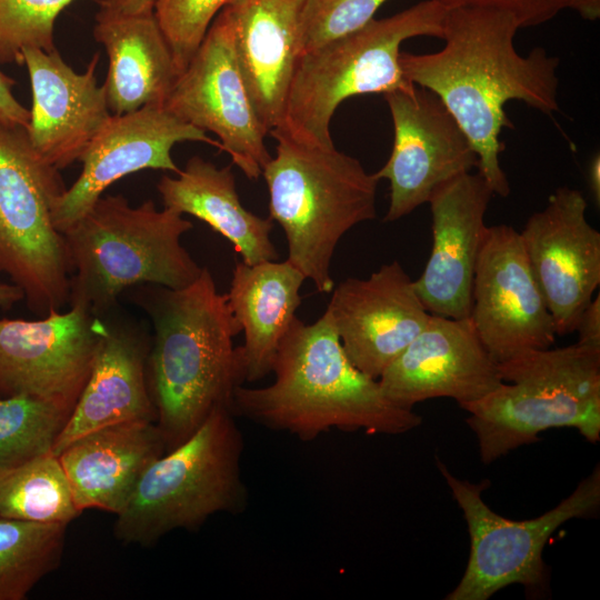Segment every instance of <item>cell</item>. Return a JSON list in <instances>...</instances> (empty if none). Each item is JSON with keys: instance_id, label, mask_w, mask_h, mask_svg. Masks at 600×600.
<instances>
[{"instance_id": "cell-23", "label": "cell", "mask_w": 600, "mask_h": 600, "mask_svg": "<svg viewBox=\"0 0 600 600\" xmlns=\"http://www.w3.org/2000/svg\"><path fill=\"white\" fill-rule=\"evenodd\" d=\"M166 453L153 421H131L91 431L67 446L59 460L80 511L118 514L146 469Z\"/></svg>"}, {"instance_id": "cell-17", "label": "cell", "mask_w": 600, "mask_h": 600, "mask_svg": "<svg viewBox=\"0 0 600 600\" xmlns=\"http://www.w3.org/2000/svg\"><path fill=\"white\" fill-rule=\"evenodd\" d=\"M326 312L350 361L373 379H379L431 316L397 260L366 279L348 278L334 286Z\"/></svg>"}, {"instance_id": "cell-15", "label": "cell", "mask_w": 600, "mask_h": 600, "mask_svg": "<svg viewBox=\"0 0 600 600\" xmlns=\"http://www.w3.org/2000/svg\"><path fill=\"white\" fill-rule=\"evenodd\" d=\"M98 341V318L71 306L38 320H0V398L29 394L76 406Z\"/></svg>"}, {"instance_id": "cell-20", "label": "cell", "mask_w": 600, "mask_h": 600, "mask_svg": "<svg viewBox=\"0 0 600 600\" xmlns=\"http://www.w3.org/2000/svg\"><path fill=\"white\" fill-rule=\"evenodd\" d=\"M492 196L479 172L460 174L431 194L432 248L414 281L431 314L469 317L476 262L487 228L484 214Z\"/></svg>"}, {"instance_id": "cell-5", "label": "cell", "mask_w": 600, "mask_h": 600, "mask_svg": "<svg viewBox=\"0 0 600 600\" xmlns=\"http://www.w3.org/2000/svg\"><path fill=\"white\" fill-rule=\"evenodd\" d=\"M269 133L278 144L261 176L269 191V217L286 236V260L319 292H331L336 248L350 229L376 218L379 180L334 144H308Z\"/></svg>"}, {"instance_id": "cell-11", "label": "cell", "mask_w": 600, "mask_h": 600, "mask_svg": "<svg viewBox=\"0 0 600 600\" xmlns=\"http://www.w3.org/2000/svg\"><path fill=\"white\" fill-rule=\"evenodd\" d=\"M163 107L180 120L213 132L220 150L249 179H258L271 154L268 131L249 97L237 60L233 24L226 6L213 19L201 44L178 76Z\"/></svg>"}, {"instance_id": "cell-34", "label": "cell", "mask_w": 600, "mask_h": 600, "mask_svg": "<svg viewBox=\"0 0 600 600\" xmlns=\"http://www.w3.org/2000/svg\"><path fill=\"white\" fill-rule=\"evenodd\" d=\"M16 81L0 71V121L27 129L30 110L24 108L13 96Z\"/></svg>"}, {"instance_id": "cell-35", "label": "cell", "mask_w": 600, "mask_h": 600, "mask_svg": "<svg viewBox=\"0 0 600 600\" xmlns=\"http://www.w3.org/2000/svg\"><path fill=\"white\" fill-rule=\"evenodd\" d=\"M576 331H578V343L594 350H600V296L588 303L582 311Z\"/></svg>"}, {"instance_id": "cell-1", "label": "cell", "mask_w": 600, "mask_h": 600, "mask_svg": "<svg viewBox=\"0 0 600 600\" xmlns=\"http://www.w3.org/2000/svg\"><path fill=\"white\" fill-rule=\"evenodd\" d=\"M520 29L509 12L484 7L447 8L444 47L432 53L400 52L406 79L434 93L468 137L478 169L493 194L510 186L500 166V134L513 128L504 106L519 100L542 113L559 111V58L543 48L521 56L514 47Z\"/></svg>"}, {"instance_id": "cell-3", "label": "cell", "mask_w": 600, "mask_h": 600, "mask_svg": "<svg viewBox=\"0 0 600 600\" xmlns=\"http://www.w3.org/2000/svg\"><path fill=\"white\" fill-rule=\"evenodd\" d=\"M271 372V384L234 390L236 417L303 441L332 428L394 436L422 423L421 416L390 401L378 379L350 361L326 311L313 323L293 320Z\"/></svg>"}, {"instance_id": "cell-10", "label": "cell", "mask_w": 600, "mask_h": 600, "mask_svg": "<svg viewBox=\"0 0 600 600\" xmlns=\"http://www.w3.org/2000/svg\"><path fill=\"white\" fill-rule=\"evenodd\" d=\"M437 467L463 512L470 537L466 571L447 600H487L499 590L520 583L542 584V552L564 522L587 517L600 506V469L584 478L574 491L546 513L530 520H510L483 501L484 483H471L452 474L438 458Z\"/></svg>"}, {"instance_id": "cell-28", "label": "cell", "mask_w": 600, "mask_h": 600, "mask_svg": "<svg viewBox=\"0 0 600 600\" xmlns=\"http://www.w3.org/2000/svg\"><path fill=\"white\" fill-rule=\"evenodd\" d=\"M67 524L0 517V600H23L56 570L64 548Z\"/></svg>"}, {"instance_id": "cell-31", "label": "cell", "mask_w": 600, "mask_h": 600, "mask_svg": "<svg viewBox=\"0 0 600 600\" xmlns=\"http://www.w3.org/2000/svg\"><path fill=\"white\" fill-rule=\"evenodd\" d=\"M232 0H156L154 18L181 73L216 16Z\"/></svg>"}, {"instance_id": "cell-16", "label": "cell", "mask_w": 600, "mask_h": 600, "mask_svg": "<svg viewBox=\"0 0 600 600\" xmlns=\"http://www.w3.org/2000/svg\"><path fill=\"white\" fill-rule=\"evenodd\" d=\"M182 141H200L220 149L219 141L168 111L163 104H149L133 112L112 114L81 156L78 179L59 197L52 220L66 232L119 179L143 169L179 173L171 157Z\"/></svg>"}, {"instance_id": "cell-22", "label": "cell", "mask_w": 600, "mask_h": 600, "mask_svg": "<svg viewBox=\"0 0 600 600\" xmlns=\"http://www.w3.org/2000/svg\"><path fill=\"white\" fill-rule=\"evenodd\" d=\"M307 0H232L239 68L268 133L277 128L301 54V14Z\"/></svg>"}, {"instance_id": "cell-37", "label": "cell", "mask_w": 600, "mask_h": 600, "mask_svg": "<svg viewBox=\"0 0 600 600\" xmlns=\"http://www.w3.org/2000/svg\"><path fill=\"white\" fill-rule=\"evenodd\" d=\"M22 300H24L22 291L12 282H7L0 278V308L9 310Z\"/></svg>"}, {"instance_id": "cell-24", "label": "cell", "mask_w": 600, "mask_h": 600, "mask_svg": "<svg viewBox=\"0 0 600 600\" xmlns=\"http://www.w3.org/2000/svg\"><path fill=\"white\" fill-rule=\"evenodd\" d=\"M306 280L288 260L236 262L226 296L243 332V343L238 346L243 382L271 373L280 342L297 318Z\"/></svg>"}, {"instance_id": "cell-39", "label": "cell", "mask_w": 600, "mask_h": 600, "mask_svg": "<svg viewBox=\"0 0 600 600\" xmlns=\"http://www.w3.org/2000/svg\"><path fill=\"white\" fill-rule=\"evenodd\" d=\"M589 187L591 189V192L599 203L600 201V157L599 154L594 156L591 159L590 166H589Z\"/></svg>"}, {"instance_id": "cell-27", "label": "cell", "mask_w": 600, "mask_h": 600, "mask_svg": "<svg viewBox=\"0 0 600 600\" xmlns=\"http://www.w3.org/2000/svg\"><path fill=\"white\" fill-rule=\"evenodd\" d=\"M81 512L59 457L52 452L0 477V517L68 526Z\"/></svg>"}, {"instance_id": "cell-33", "label": "cell", "mask_w": 600, "mask_h": 600, "mask_svg": "<svg viewBox=\"0 0 600 600\" xmlns=\"http://www.w3.org/2000/svg\"><path fill=\"white\" fill-rule=\"evenodd\" d=\"M444 8L484 7L512 14L520 28L534 27L552 20L568 8V0H434Z\"/></svg>"}, {"instance_id": "cell-26", "label": "cell", "mask_w": 600, "mask_h": 600, "mask_svg": "<svg viewBox=\"0 0 600 600\" xmlns=\"http://www.w3.org/2000/svg\"><path fill=\"white\" fill-rule=\"evenodd\" d=\"M177 176H162L157 184L164 208L206 222L232 243L247 264L278 259L270 238L273 220L242 206L231 166L218 168L193 156Z\"/></svg>"}, {"instance_id": "cell-25", "label": "cell", "mask_w": 600, "mask_h": 600, "mask_svg": "<svg viewBox=\"0 0 600 600\" xmlns=\"http://www.w3.org/2000/svg\"><path fill=\"white\" fill-rule=\"evenodd\" d=\"M94 39L108 54L104 82L112 114L163 104L180 74L153 12L133 16L97 13Z\"/></svg>"}, {"instance_id": "cell-18", "label": "cell", "mask_w": 600, "mask_h": 600, "mask_svg": "<svg viewBox=\"0 0 600 600\" xmlns=\"http://www.w3.org/2000/svg\"><path fill=\"white\" fill-rule=\"evenodd\" d=\"M394 404L412 409L424 400L451 398L459 406L477 401L502 382L470 318L431 314L422 331L378 379Z\"/></svg>"}, {"instance_id": "cell-13", "label": "cell", "mask_w": 600, "mask_h": 600, "mask_svg": "<svg viewBox=\"0 0 600 600\" xmlns=\"http://www.w3.org/2000/svg\"><path fill=\"white\" fill-rule=\"evenodd\" d=\"M393 147L374 177L390 184L383 221L392 222L429 201L444 182L478 167L477 154L456 119L431 91L412 84L384 93Z\"/></svg>"}, {"instance_id": "cell-30", "label": "cell", "mask_w": 600, "mask_h": 600, "mask_svg": "<svg viewBox=\"0 0 600 600\" xmlns=\"http://www.w3.org/2000/svg\"><path fill=\"white\" fill-rule=\"evenodd\" d=\"M76 0H0V63L23 64L22 52L38 48L50 52L54 22Z\"/></svg>"}, {"instance_id": "cell-32", "label": "cell", "mask_w": 600, "mask_h": 600, "mask_svg": "<svg viewBox=\"0 0 600 600\" xmlns=\"http://www.w3.org/2000/svg\"><path fill=\"white\" fill-rule=\"evenodd\" d=\"M386 1L307 0L301 14V54L363 27Z\"/></svg>"}, {"instance_id": "cell-6", "label": "cell", "mask_w": 600, "mask_h": 600, "mask_svg": "<svg viewBox=\"0 0 600 600\" xmlns=\"http://www.w3.org/2000/svg\"><path fill=\"white\" fill-rule=\"evenodd\" d=\"M498 366L503 382L460 406L469 413L483 463L534 443L552 428H574L588 441H599L600 350L576 342L530 350Z\"/></svg>"}, {"instance_id": "cell-19", "label": "cell", "mask_w": 600, "mask_h": 600, "mask_svg": "<svg viewBox=\"0 0 600 600\" xmlns=\"http://www.w3.org/2000/svg\"><path fill=\"white\" fill-rule=\"evenodd\" d=\"M98 318V341L88 380L57 438L58 456L76 439L100 428L157 420L147 382L151 333L116 304Z\"/></svg>"}, {"instance_id": "cell-29", "label": "cell", "mask_w": 600, "mask_h": 600, "mask_svg": "<svg viewBox=\"0 0 600 600\" xmlns=\"http://www.w3.org/2000/svg\"><path fill=\"white\" fill-rule=\"evenodd\" d=\"M73 408L29 394L0 398V477L52 452Z\"/></svg>"}, {"instance_id": "cell-4", "label": "cell", "mask_w": 600, "mask_h": 600, "mask_svg": "<svg viewBox=\"0 0 600 600\" xmlns=\"http://www.w3.org/2000/svg\"><path fill=\"white\" fill-rule=\"evenodd\" d=\"M192 228L183 214L159 210L152 200L132 207L121 194L99 198L63 232L72 269L68 306L100 314L137 286H189L203 268L181 243Z\"/></svg>"}, {"instance_id": "cell-2", "label": "cell", "mask_w": 600, "mask_h": 600, "mask_svg": "<svg viewBox=\"0 0 600 600\" xmlns=\"http://www.w3.org/2000/svg\"><path fill=\"white\" fill-rule=\"evenodd\" d=\"M126 292L152 326L147 382L168 452L216 410L233 411L234 390L244 383L233 346L241 328L207 267L180 289L141 284Z\"/></svg>"}, {"instance_id": "cell-14", "label": "cell", "mask_w": 600, "mask_h": 600, "mask_svg": "<svg viewBox=\"0 0 600 600\" xmlns=\"http://www.w3.org/2000/svg\"><path fill=\"white\" fill-rule=\"evenodd\" d=\"M581 191L557 189L520 237L557 336L576 331L600 283V232L587 219Z\"/></svg>"}, {"instance_id": "cell-8", "label": "cell", "mask_w": 600, "mask_h": 600, "mask_svg": "<svg viewBox=\"0 0 600 600\" xmlns=\"http://www.w3.org/2000/svg\"><path fill=\"white\" fill-rule=\"evenodd\" d=\"M243 437L230 409H218L186 441L142 473L113 532L126 544L149 547L177 529L194 530L219 512L248 507L242 479Z\"/></svg>"}, {"instance_id": "cell-38", "label": "cell", "mask_w": 600, "mask_h": 600, "mask_svg": "<svg viewBox=\"0 0 600 600\" xmlns=\"http://www.w3.org/2000/svg\"><path fill=\"white\" fill-rule=\"evenodd\" d=\"M568 8L589 21H596L600 17V0H568Z\"/></svg>"}, {"instance_id": "cell-12", "label": "cell", "mask_w": 600, "mask_h": 600, "mask_svg": "<svg viewBox=\"0 0 600 600\" xmlns=\"http://www.w3.org/2000/svg\"><path fill=\"white\" fill-rule=\"evenodd\" d=\"M469 318L497 363L554 343L552 316L531 270L520 232L511 226L497 224L484 230Z\"/></svg>"}, {"instance_id": "cell-36", "label": "cell", "mask_w": 600, "mask_h": 600, "mask_svg": "<svg viewBox=\"0 0 600 600\" xmlns=\"http://www.w3.org/2000/svg\"><path fill=\"white\" fill-rule=\"evenodd\" d=\"M156 0H99V13L133 16L153 12Z\"/></svg>"}, {"instance_id": "cell-7", "label": "cell", "mask_w": 600, "mask_h": 600, "mask_svg": "<svg viewBox=\"0 0 600 600\" xmlns=\"http://www.w3.org/2000/svg\"><path fill=\"white\" fill-rule=\"evenodd\" d=\"M443 6L424 0L384 19H372L348 34L302 53L289 87L280 124L270 132L330 147L331 118L346 99L388 93L410 83L400 66L401 44L410 38H442Z\"/></svg>"}, {"instance_id": "cell-21", "label": "cell", "mask_w": 600, "mask_h": 600, "mask_svg": "<svg viewBox=\"0 0 600 600\" xmlns=\"http://www.w3.org/2000/svg\"><path fill=\"white\" fill-rule=\"evenodd\" d=\"M22 57L32 90L29 140L48 163L67 168L80 160L112 116L106 87L97 83L99 54L82 73L67 64L57 49L28 48Z\"/></svg>"}, {"instance_id": "cell-9", "label": "cell", "mask_w": 600, "mask_h": 600, "mask_svg": "<svg viewBox=\"0 0 600 600\" xmlns=\"http://www.w3.org/2000/svg\"><path fill=\"white\" fill-rule=\"evenodd\" d=\"M64 190L59 169L34 150L26 128L0 121V273L40 317L69 304L72 269L52 220Z\"/></svg>"}]
</instances>
